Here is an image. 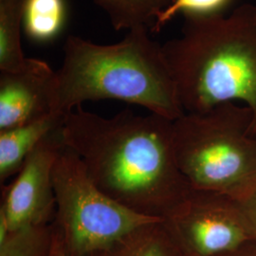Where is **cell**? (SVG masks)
<instances>
[{
	"instance_id": "2",
	"label": "cell",
	"mask_w": 256,
	"mask_h": 256,
	"mask_svg": "<svg viewBox=\"0 0 256 256\" xmlns=\"http://www.w3.org/2000/svg\"><path fill=\"white\" fill-rule=\"evenodd\" d=\"M63 50L55 75V114L99 100L137 104L171 120L185 113L162 45L149 36V28H133L112 45L70 36Z\"/></svg>"
},
{
	"instance_id": "7",
	"label": "cell",
	"mask_w": 256,
	"mask_h": 256,
	"mask_svg": "<svg viewBox=\"0 0 256 256\" xmlns=\"http://www.w3.org/2000/svg\"><path fill=\"white\" fill-rule=\"evenodd\" d=\"M63 147L60 128L41 142L28 156L16 180L5 187L0 209L6 214L10 234L27 227L50 225L54 220L52 171Z\"/></svg>"
},
{
	"instance_id": "5",
	"label": "cell",
	"mask_w": 256,
	"mask_h": 256,
	"mask_svg": "<svg viewBox=\"0 0 256 256\" xmlns=\"http://www.w3.org/2000/svg\"><path fill=\"white\" fill-rule=\"evenodd\" d=\"M52 182L56 210L52 223L68 256H92L138 227L160 220L110 198L92 182L80 158L64 146L55 162Z\"/></svg>"
},
{
	"instance_id": "17",
	"label": "cell",
	"mask_w": 256,
	"mask_h": 256,
	"mask_svg": "<svg viewBox=\"0 0 256 256\" xmlns=\"http://www.w3.org/2000/svg\"><path fill=\"white\" fill-rule=\"evenodd\" d=\"M52 228H54V232H52V244L45 256H68L64 248V243L59 230L55 228L54 224H52Z\"/></svg>"
},
{
	"instance_id": "6",
	"label": "cell",
	"mask_w": 256,
	"mask_h": 256,
	"mask_svg": "<svg viewBox=\"0 0 256 256\" xmlns=\"http://www.w3.org/2000/svg\"><path fill=\"white\" fill-rule=\"evenodd\" d=\"M189 256H220L254 238L240 202L220 192L192 189L166 221Z\"/></svg>"
},
{
	"instance_id": "11",
	"label": "cell",
	"mask_w": 256,
	"mask_h": 256,
	"mask_svg": "<svg viewBox=\"0 0 256 256\" xmlns=\"http://www.w3.org/2000/svg\"><path fill=\"white\" fill-rule=\"evenodd\" d=\"M25 0H0V72L22 68L28 57L21 45Z\"/></svg>"
},
{
	"instance_id": "12",
	"label": "cell",
	"mask_w": 256,
	"mask_h": 256,
	"mask_svg": "<svg viewBox=\"0 0 256 256\" xmlns=\"http://www.w3.org/2000/svg\"><path fill=\"white\" fill-rule=\"evenodd\" d=\"M66 16L64 0H25L23 30L32 40L46 42L60 34Z\"/></svg>"
},
{
	"instance_id": "13",
	"label": "cell",
	"mask_w": 256,
	"mask_h": 256,
	"mask_svg": "<svg viewBox=\"0 0 256 256\" xmlns=\"http://www.w3.org/2000/svg\"><path fill=\"white\" fill-rule=\"evenodd\" d=\"M172 0H94L106 12L116 30L152 26Z\"/></svg>"
},
{
	"instance_id": "10",
	"label": "cell",
	"mask_w": 256,
	"mask_h": 256,
	"mask_svg": "<svg viewBox=\"0 0 256 256\" xmlns=\"http://www.w3.org/2000/svg\"><path fill=\"white\" fill-rule=\"evenodd\" d=\"M178 240L164 220L142 225L110 247L92 256H184Z\"/></svg>"
},
{
	"instance_id": "15",
	"label": "cell",
	"mask_w": 256,
	"mask_h": 256,
	"mask_svg": "<svg viewBox=\"0 0 256 256\" xmlns=\"http://www.w3.org/2000/svg\"><path fill=\"white\" fill-rule=\"evenodd\" d=\"M236 0H172L162 10L149 28L152 32H158L171 20L178 16H212L225 14Z\"/></svg>"
},
{
	"instance_id": "16",
	"label": "cell",
	"mask_w": 256,
	"mask_h": 256,
	"mask_svg": "<svg viewBox=\"0 0 256 256\" xmlns=\"http://www.w3.org/2000/svg\"><path fill=\"white\" fill-rule=\"evenodd\" d=\"M240 203L247 218L254 240L256 241V192L250 198Z\"/></svg>"
},
{
	"instance_id": "14",
	"label": "cell",
	"mask_w": 256,
	"mask_h": 256,
	"mask_svg": "<svg viewBox=\"0 0 256 256\" xmlns=\"http://www.w3.org/2000/svg\"><path fill=\"white\" fill-rule=\"evenodd\" d=\"M52 224L14 232L0 244V256H45L52 240Z\"/></svg>"
},
{
	"instance_id": "9",
	"label": "cell",
	"mask_w": 256,
	"mask_h": 256,
	"mask_svg": "<svg viewBox=\"0 0 256 256\" xmlns=\"http://www.w3.org/2000/svg\"><path fill=\"white\" fill-rule=\"evenodd\" d=\"M66 115L50 114L34 122L0 131L1 183L18 174L41 142L64 124Z\"/></svg>"
},
{
	"instance_id": "18",
	"label": "cell",
	"mask_w": 256,
	"mask_h": 256,
	"mask_svg": "<svg viewBox=\"0 0 256 256\" xmlns=\"http://www.w3.org/2000/svg\"><path fill=\"white\" fill-rule=\"evenodd\" d=\"M220 256H256V241H248L236 250Z\"/></svg>"
},
{
	"instance_id": "19",
	"label": "cell",
	"mask_w": 256,
	"mask_h": 256,
	"mask_svg": "<svg viewBox=\"0 0 256 256\" xmlns=\"http://www.w3.org/2000/svg\"><path fill=\"white\" fill-rule=\"evenodd\" d=\"M254 134L256 138V119L254 120Z\"/></svg>"
},
{
	"instance_id": "8",
	"label": "cell",
	"mask_w": 256,
	"mask_h": 256,
	"mask_svg": "<svg viewBox=\"0 0 256 256\" xmlns=\"http://www.w3.org/2000/svg\"><path fill=\"white\" fill-rule=\"evenodd\" d=\"M55 75L48 63L34 58L19 70L0 72V131L55 114Z\"/></svg>"
},
{
	"instance_id": "4",
	"label": "cell",
	"mask_w": 256,
	"mask_h": 256,
	"mask_svg": "<svg viewBox=\"0 0 256 256\" xmlns=\"http://www.w3.org/2000/svg\"><path fill=\"white\" fill-rule=\"evenodd\" d=\"M254 112L226 102L173 122L178 164L194 190L244 202L256 192Z\"/></svg>"
},
{
	"instance_id": "3",
	"label": "cell",
	"mask_w": 256,
	"mask_h": 256,
	"mask_svg": "<svg viewBox=\"0 0 256 256\" xmlns=\"http://www.w3.org/2000/svg\"><path fill=\"white\" fill-rule=\"evenodd\" d=\"M162 48L185 113L240 101L256 119V5L184 16L180 36Z\"/></svg>"
},
{
	"instance_id": "1",
	"label": "cell",
	"mask_w": 256,
	"mask_h": 256,
	"mask_svg": "<svg viewBox=\"0 0 256 256\" xmlns=\"http://www.w3.org/2000/svg\"><path fill=\"white\" fill-rule=\"evenodd\" d=\"M173 122L131 110L106 118L79 106L66 115L62 140L110 198L138 214L167 221L192 190L178 164Z\"/></svg>"
},
{
	"instance_id": "20",
	"label": "cell",
	"mask_w": 256,
	"mask_h": 256,
	"mask_svg": "<svg viewBox=\"0 0 256 256\" xmlns=\"http://www.w3.org/2000/svg\"><path fill=\"white\" fill-rule=\"evenodd\" d=\"M187 256V254H185V256Z\"/></svg>"
}]
</instances>
